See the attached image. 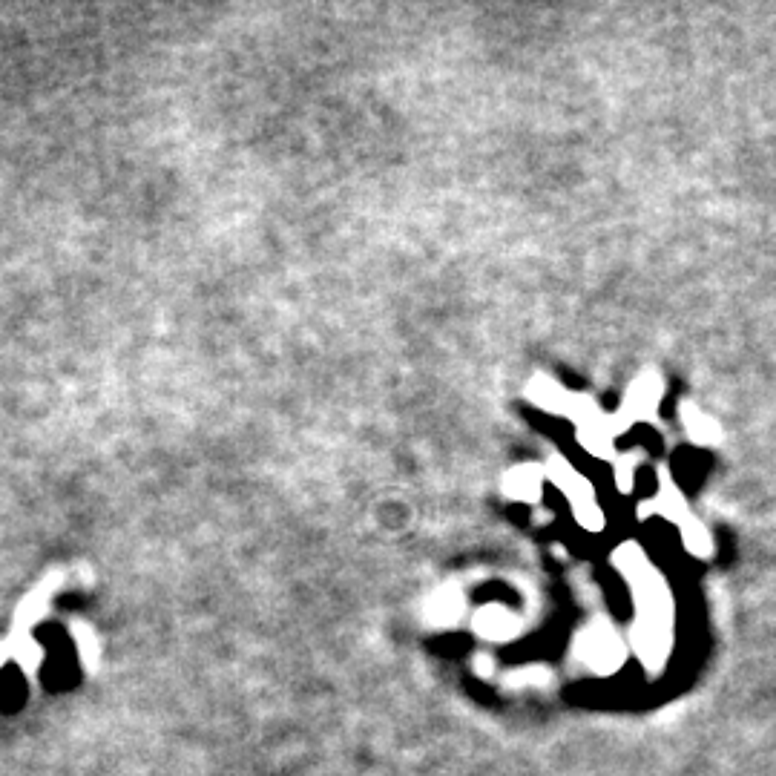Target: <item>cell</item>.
Wrapping results in <instances>:
<instances>
[{
    "mask_svg": "<svg viewBox=\"0 0 776 776\" xmlns=\"http://www.w3.org/2000/svg\"><path fill=\"white\" fill-rule=\"evenodd\" d=\"M547 472L552 483L561 486V492L570 498L572 509H575V518L581 521V526L590 529V532L601 529V526H604V512H601V506L595 503L593 486L581 478L564 457H552Z\"/></svg>",
    "mask_w": 776,
    "mask_h": 776,
    "instance_id": "1",
    "label": "cell"
},
{
    "mask_svg": "<svg viewBox=\"0 0 776 776\" xmlns=\"http://www.w3.org/2000/svg\"><path fill=\"white\" fill-rule=\"evenodd\" d=\"M662 394H664L662 380H659L653 371L641 374L639 380L630 386V391H627L624 409L618 411L621 417H613V426H616V432L627 429V426H633L636 420H644V417L656 414L659 403H662Z\"/></svg>",
    "mask_w": 776,
    "mask_h": 776,
    "instance_id": "2",
    "label": "cell"
},
{
    "mask_svg": "<svg viewBox=\"0 0 776 776\" xmlns=\"http://www.w3.org/2000/svg\"><path fill=\"white\" fill-rule=\"evenodd\" d=\"M503 489L509 498L524 503L541 501V492H544V472L532 463H524V466H515L506 478H503Z\"/></svg>",
    "mask_w": 776,
    "mask_h": 776,
    "instance_id": "3",
    "label": "cell"
},
{
    "mask_svg": "<svg viewBox=\"0 0 776 776\" xmlns=\"http://www.w3.org/2000/svg\"><path fill=\"white\" fill-rule=\"evenodd\" d=\"M616 426L610 417H604L601 411H593L590 417H584L578 423V437L581 443L593 452V455H607L610 446H613V437H616Z\"/></svg>",
    "mask_w": 776,
    "mask_h": 776,
    "instance_id": "4",
    "label": "cell"
},
{
    "mask_svg": "<svg viewBox=\"0 0 776 776\" xmlns=\"http://www.w3.org/2000/svg\"><path fill=\"white\" fill-rule=\"evenodd\" d=\"M682 423H685L687 434H690V440L693 443H702V446H710V443H716L719 440V426L710 420L705 411L693 409L690 403L682 406Z\"/></svg>",
    "mask_w": 776,
    "mask_h": 776,
    "instance_id": "5",
    "label": "cell"
},
{
    "mask_svg": "<svg viewBox=\"0 0 776 776\" xmlns=\"http://www.w3.org/2000/svg\"><path fill=\"white\" fill-rule=\"evenodd\" d=\"M682 538H685L687 549L693 555H708L710 552V535L696 518H687L685 524H682Z\"/></svg>",
    "mask_w": 776,
    "mask_h": 776,
    "instance_id": "6",
    "label": "cell"
},
{
    "mask_svg": "<svg viewBox=\"0 0 776 776\" xmlns=\"http://www.w3.org/2000/svg\"><path fill=\"white\" fill-rule=\"evenodd\" d=\"M616 483L621 492H630L633 489V463L621 460L616 466Z\"/></svg>",
    "mask_w": 776,
    "mask_h": 776,
    "instance_id": "7",
    "label": "cell"
}]
</instances>
